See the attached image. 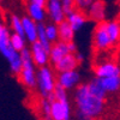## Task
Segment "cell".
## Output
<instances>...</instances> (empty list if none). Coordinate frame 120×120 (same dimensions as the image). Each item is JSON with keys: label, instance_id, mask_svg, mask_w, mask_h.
Returning <instances> with one entry per match:
<instances>
[{"label": "cell", "instance_id": "obj_1", "mask_svg": "<svg viewBox=\"0 0 120 120\" xmlns=\"http://www.w3.org/2000/svg\"><path fill=\"white\" fill-rule=\"evenodd\" d=\"M75 116L82 120L103 118L107 112V100L95 96L88 90L86 84L79 83L73 93Z\"/></svg>", "mask_w": 120, "mask_h": 120}, {"label": "cell", "instance_id": "obj_2", "mask_svg": "<svg viewBox=\"0 0 120 120\" xmlns=\"http://www.w3.org/2000/svg\"><path fill=\"white\" fill-rule=\"evenodd\" d=\"M21 58H22V68L18 73V79L19 82L23 84V86L30 91H34L36 88V66L31 59L29 48L25 47L21 52Z\"/></svg>", "mask_w": 120, "mask_h": 120}, {"label": "cell", "instance_id": "obj_3", "mask_svg": "<svg viewBox=\"0 0 120 120\" xmlns=\"http://www.w3.org/2000/svg\"><path fill=\"white\" fill-rule=\"evenodd\" d=\"M56 72L53 70L52 66L45 65L36 68V88L40 97H46L53 93V90L56 85L55 79Z\"/></svg>", "mask_w": 120, "mask_h": 120}, {"label": "cell", "instance_id": "obj_4", "mask_svg": "<svg viewBox=\"0 0 120 120\" xmlns=\"http://www.w3.org/2000/svg\"><path fill=\"white\" fill-rule=\"evenodd\" d=\"M0 53L8 61L11 73L18 76L22 68V58L21 53L10 45V30H7L6 33L0 36Z\"/></svg>", "mask_w": 120, "mask_h": 120}, {"label": "cell", "instance_id": "obj_5", "mask_svg": "<svg viewBox=\"0 0 120 120\" xmlns=\"http://www.w3.org/2000/svg\"><path fill=\"white\" fill-rule=\"evenodd\" d=\"M105 21L96 23V26L93 33V48L97 54H105L108 52H113L114 49L118 48L112 43L111 38H109L107 34Z\"/></svg>", "mask_w": 120, "mask_h": 120}, {"label": "cell", "instance_id": "obj_6", "mask_svg": "<svg viewBox=\"0 0 120 120\" xmlns=\"http://www.w3.org/2000/svg\"><path fill=\"white\" fill-rule=\"evenodd\" d=\"M71 118H72V105L70 102V98L55 100L53 97L51 103V120H68Z\"/></svg>", "mask_w": 120, "mask_h": 120}, {"label": "cell", "instance_id": "obj_7", "mask_svg": "<svg viewBox=\"0 0 120 120\" xmlns=\"http://www.w3.org/2000/svg\"><path fill=\"white\" fill-rule=\"evenodd\" d=\"M93 71L95 77L103 78V77L120 75V67L119 64L113 59H102L94 65Z\"/></svg>", "mask_w": 120, "mask_h": 120}, {"label": "cell", "instance_id": "obj_8", "mask_svg": "<svg viewBox=\"0 0 120 120\" xmlns=\"http://www.w3.org/2000/svg\"><path fill=\"white\" fill-rule=\"evenodd\" d=\"M56 84L63 86L64 89L73 90L79 83H81V73L78 70H68V71H63V72H56L55 75Z\"/></svg>", "mask_w": 120, "mask_h": 120}, {"label": "cell", "instance_id": "obj_9", "mask_svg": "<svg viewBox=\"0 0 120 120\" xmlns=\"http://www.w3.org/2000/svg\"><path fill=\"white\" fill-rule=\"evenodd\" d=\"M30 55L36 67L49 65V52L37 40L30 43Z\"/></svg>", "mask_w": 120, "mask_h": 120}, {"label": "cell", "instance_id": "obj_10", "mask_svg": "<svg viewBox=\"0 0 120 120\" xmlns=\"http://www.w3.org/2000/svg\"><path fill=\"white\" fill-rule=\"evenodd\" d=\"M85 15L88 17V21H93L95 23L102 22L106 19L107 15V4L103 0H94L86 8Z\"/></svg>", "mask_w": 120, "mask_h": 120}, {"label": "cell", "instance_id": "obj_11", "mask_svg": "<svg viewBox=\"0 0 120 120\" xmlns=\"http://www.w3.org/2000/svg\"><path fill=\"white\" fill-rule=\"evenodd\" d=\"M45 10H46L47 18L55 24L64 21L66 17L63 5H61V0H47V3L45 5Z\"/></svg>", "mask_w": 120, "mask_h": 120}, {"label": "cell", "instance_id": "obj_12", "mask_svg": "<svg viewBox=\"0 0 120 120\" xmlns=\"http://www.w3.org/2000/svg\"><path fill=\"white\" fill-rule=\"evenodd\" d=\"M67 53H71L68 49L67 42L60 41V40H56L55 42H52L51 48H49V65L53 66L56 61H59Z\"/></svg>", "mask_w": 120, "mask_h": 120}, {"label": "cell", "instance_id": "obj_13", "mask_svg": "<svg viewBox=\"0 0 120 120\" xmlns=\"http://www.w3.org/2000/svg\"><path fill=\"white\" fill-rule=\"evenodd\" d=\"M81 63L77 60L76 53H67L65 56L56 61L52 67L55 72H63V71H68V70H75L78 68Z\"/></svg>", "mask_w": 120, "mask_h": 120}, {"label": "cell", "instance_id": "obj_14", "mask_svg": "<svg viewBox=\"0 0 120 120\" xmlns=\"http://www.w3.org/2000/svg\"><path fill=\"white\" fill-rule=\"evenodd\" d=\"M65 19L67 21V23L71 25V28L73 29V31H78L81 30L88 22V17L85 15V12L79 11V10H72L71 12H68L65 17Z\"/></svg>", "mask_w": 120, "mask_h": 120}, {"label": "cell", "instance_id": "obj_15", "mask_svg": "<svg viewBox=\"0 0 120 120\" xmlns=\"http://www.w3.org/2000/svg\"><path fill=\"white\" fill-rule=\"evenodd\" d=\"M21 19H22L24 38L29 43L36 41L37 40V23L29 16H23V17H21Z\"/></svg>", "mask_w": 120, "mask_h": 120}, {"label": "cell", "instance_id": "obj_16", "mask_svg": "<svg viewBox=\"0 0 120 120\" xmlns=\"http://www.w3.org/2000/svg\"><path fill=\"white\" fill-rule=\"evenodd\" d=\"M100 81H101V84H102L103 89L106 90V93L108 95H114L119 91V89H120V75L103 77V78H100Z\"/></svg>", "mask_w": 120, "mask_h": 120}, {"label": "cell", "instance_id": "obj_17", "mask_svg": "<svg viewBox=\"0 0 120 120\" xmlns=\"http://www.w3.org/2000/svg\"><path fill=\"white\" fill-rule=\"evenodd\" d=\"M52 98H53L52 94L46 96V97H40V100L37 101V105H36L37 115L40 118L51 120V103H52Z\"/></svg>", "mask_w": 120, "mask_h": 120}, {"label": "cell", "instance_id": "obj_18", "mask_svg": "<svg viewBox=\"0 0 120 120\" xmlns=\"http://www.w3.org/2000/svg\"><path fill=\"white\" fill-rule=\"evenodd\" d=\"M26 13H28L26 16H29L31 19H34L36 23L45 22L47 19L45 6H40V5H36V4H33V3H28Z\"/></svg>", "mask_w": 120, "mask_h": 120}, {"label": "cell", "instance_id": "obj_19", "mask_svg": "<svg viewBox=\"0 0 120 120\" xmlns=\"http://www.w3.org/2000/svg\"><path fill=\"white\" fill-rule=\"evenodd\" d=\"M106 30L107 34L111 38L112 43L118 47L119 45V40H120V24L118 19H112V21H105Z\"/></svg>", "mask_w": 120, "mask_h": 120}, {"label": "cell", "instance_id": "obj_20", "mask_svg": "<svg viewBox=\"0 0 120 120\" xmlns=\"http://www.w3.org/2000/svg\"><path fill=\"white\" fill-rule=\"evenodd\" d=\"M56 25H58V40L64 41V42L73 41L75 31L71 28V25L67 23L66 19H64V21H61L60 23H58Z\"/></svg>", "mask_w": 120, "mask_h": 120}, {"label": "cell", "instance_id": "obj_21", "mask_svg": "<svg viewBox=\"0 0 120 120\" xmlns=\"http://www.w3.org/2000/svg\"><path fill=\"white\" fill-rule=\"evenodd\" d=\"M86 86H88L89 91L91 93V94H94L95 96H98V97H101V98H106V100L108 98V94L106 93V90L103 89L100 78H97V77L91 78L86 83Z\"/></svg>", "mask_w": 120, "mask_h": 120}, {"label": "cell", "instance_id": "obj_22", "mask_svg": "<svg viewBox=\"0 0 120 120\" xmlns=\"http://www.w3.org/2000/svg\"><path fill=\"white\" fill-rule=\"evenodd\" d=\"M10 45H11L16 51L21 52L22 49L26 47V40L24 38L23 35H19L16 33H10Z\"/></svg>", "mask_w": 120, "mask_h": 120}, {"label": "cell", "instance_id": "obj_23", "mask_svg": "<svg viewBox=\"0 0 120 120\" xmlns=\"http://www.w3.org/2000/svg\"><path fill=\"white\" fill-rule=\"evenodd\" d=\"M45 31H46V36L48 38L49 42H55L58 40V25L53 22L45 24Z\"/></svg>", "mask_w": 120, "mask_h": 120}, {"label": "cell", "instance_id": "obj_24", "mask_svg": "<svg viewBox=\"0 0 120 120\" xmlns=\"http://www.w3.org/2000/svg\"><path fill=\"white\" fill-rule=\"evenodd\" d=\"M10 28L12 31L19 35H23V26H22V19L18 15H11L10 17ZM24 36V35H23Z\"/></svg>", "mask_w": 120, "mask_h": 120}, {"label": "cell", "instance_id": "obj_25", "mask_svg": "<svg viewBox=\"0 0 120 120\" xmlns=\"http://www.w3.org/2000/svg\"><path fill=\"white\" fill-rule=\"evenodd\" d=\"M93 1L94 0H75V8L85 12L86 8L90 6V4H91Z\"/></svg>", "mask_w": 120, "mask_h": 120}, {"label": "cell", "instance_id": "obj_26", "mask_svg": "<svg viewBox=\"0 0 120 120\" xmlns=\"http://www.w3.org/2000/svg\"><path fill=\"white\" fill-rule=\"evenodd\" d=\"M61 5H63L65 15H67L72 10H75V0H61Z\"/></svg>", "mask_w": 120, "mask_h": 120}, {"label": "cell", "instance_id": "obj_27", "mask_svg": "<svg viewBox=\"0 0 120 120\" xmlns=\"http://www.w3.org/2000/svg\"><path fill=\"white\" fill-rule=\"evenodd\" d=\"M7 30H8V28H7V25L4 23V22H1V21H0V36H1L4 33H6L7 31Z\"/></svg>", "mask_w": 120, "mask_h": 120}, {"label": "cell", "instance_id": "obj_28", "mask_svg": "<svg viewBox=\"0 0 120 120\" xmlns=\"http://www.w3.org/2000/svg\"><path fill=\"white\" fill-rule=\"evenodd\" d=\"M28 3H33V4H36V5H40V6H45L47 0H28Z\"/></svg>", "mask_w": 120, "mask_h": 120}, {"label": "cell", "instance_id": "obj_29", "mask_svg": "<svg viewBox=\"0 0 120 120\" xmlns=\"http://www.w3.org/2000/svg\"><path fill=\"white\" fill-rule=\"evenodd\" d=\"M75 53H76V58H77V60L82 64V61H83V55H82L81 53H79V52H77V51H76Z\"/></svg>", "mask_w": 120, "mask_h": 120}, {"label": "cell", "instance_id": "obj_30", "mask_svg": "<svg viewBox=\"0 0 120 120\" xmlns=\"http://www.w3.org/2000/svg\"><path fill=\"white\" fill-rule=\"evenodd\" d=\"M1 1H3V0H0V5H1Z\"/></svg>", "mask_w": 120, "mask_h": 120}]
</instances>
